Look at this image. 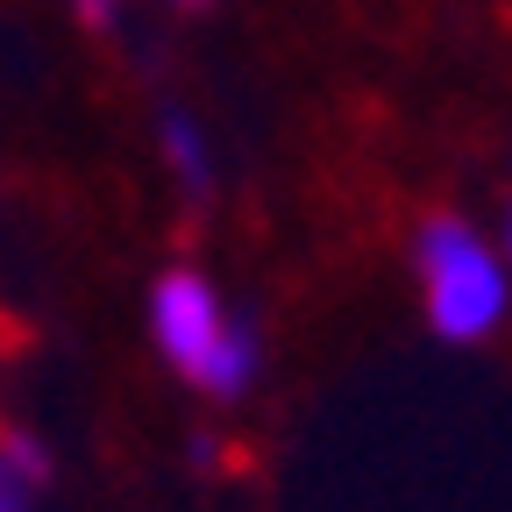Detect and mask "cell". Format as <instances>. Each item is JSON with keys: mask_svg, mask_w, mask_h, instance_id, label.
Returning <instances> with one entry per match:
<instances>
[{"mask_svg": "<svg viewBox=\"0 0 512 512\" xmlns=\"http://www.w3.org/2000/svg\"><path fill=\"white\" fill-rule=\"evenodd\" d=\"M157 342L164 356L192 377V384H207V392H242V377H249V342L228 328V313L221 299L207 292V278H192V271H171L157 285Z\"/></svg>", "mask_w": 512, "mask_h": 512, "instance_id": "obj_2", "label": "cell"}, {"mask_svg": "<svg viewBox=\"0 0 512 512\" xmlns=\"http://www.w3.org/2000/svg\"><path fill=\"white\" fill-rule=\"evenodd\" d=\"M185 8H192V0H185Z\"/></svg>", "mask_w": 512, "mask_h": 512, "instance_id": "obj_5", "label": "cell"}, {"mask_svg": "<svg viewBox=\"0 0 512 512\" xmlns=\"http://www.w3.org/2000/svg\"><path fill=\"white\" fill-rule=\"evenodd\" d=\"M0 512H22V484L8 477V463H0Z\"/></svg>", "mask_w": 512, "mask_h": 512, "instance_id": "obj_3", "label": "cell"}, {"mask_svg": "<svg viewBox=\"0 0 512 512\" xmlns=\"http://www.w3.org/2000/svg\"><path fill=\"white\" fill-rule=\"evenodd\" d=\"M413 264H420V299H427L434 335L477 342V335H491L498 320H505V264L491 256V242H484L470 221L434 214V221L420 228Z\"/></svg>", "mask_w": 512, "mask_h": 512, "instance_id": "obj_1", "label": "cell"}, {"mask_svg": "<svg viewBox=\"0 0 512 512\" xmlns=\"http://www.w3.org/2000/svg\"><path fill=\"white\" fill-rule=\"evenodd\" d=\"M79 8H86V15H93V22H100V15H107V0H79Z\"/></svg>", "mask_w": 512, "mask_h": 512, "instance_id": "obj_4", "label": "cell"}]
</instances>
